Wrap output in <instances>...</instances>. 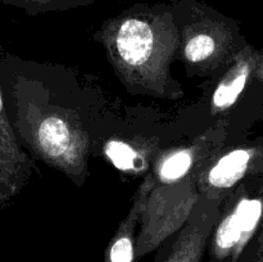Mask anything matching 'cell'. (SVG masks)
<instances>
[{
    "instance_id": "obj_1",
    "label": "cell",
    "mask_w": 263,
    "mask_h": 262,
    "mask_svg": "<svg viewBox=\"0 0 263 262\" xmlns=\"http://www.w3.org/2000/svg\"><path fill=\"white\" fill-rule=\"evenodd\" d=\"M100 41L130 91L166 98L180 95L170 74V64L180 44L174 8L134 5L104 23Z\"/></svg>"
},
{
    "instance_id": "obj_2",
    "label": "cell",
    "mask_w": 263,
    "mask_h": 262,
    "mask_svg": "<svg viewBox=\"0 0 263 262\" xmlns=\"http://www.w3.org/2000/svg\"><path fill=\"white\" fill-rule=\"evenodd\" d=\"M195 188L197 182L190 174L172 182L159 181L153 175L145 180L138 192L141 195V230L136 239V259L161 247L187 222L199 200Z\"/></svg>"
},
{
    "instance_id": "obj_3",
    "label": "cell",
    "mask_w": 263,
    "mask_h": 262,
    "mask_svg": "<svg viewBox=\"0 0 263 262\" xmlns=\"http://www.w3.org/2000/svg\"><path fill=\"white\" fill-rule=\"evenodd\" d=\"M172 8L182 21V55L193 71H212L230 57L238 43L233 21L194 0H179Z\"/></svg>"
},
{
    "instance_id": "obj_4",
    "label": "cell",
    "mask_w": 263,
    "mask_h": 262,
    "mask_svg": "<svg viewBox=\"0 0 263 262\" xmlns=\"http://www.w3.org/2000/svg\"><path fill=\"white\" fill-rule=\"evenodd\" d=\"M22 109V120L35 151L63 171H81L86 156V140L81 131L55 110L39 112L27 104Z\"/></svg>"
},
{
    "instance_id": "obj_5",
    "label": "cell",
    "mask_w": 263,
    "mask_h": 262,
    "mask_svg": "<svg viewBox=\"0 0 263 262\" xmlns=\"http://www.w3.org/2000/svg\"><path fill=\"white\" fill-rule=\"evenodd\" d=\"M262 211L261 199L243 198L213 230L210 262H240L244 249L256 233Z\"/></svg>"
},
{
    "instance_id": "obj_6",
    "label": "cell",
    "mask_w": 263,
    "mask_h": 262,
    "mask_svg": "<svg viewBox=\"0 0 263 262\" xmlns=\"http://www.w3.org/2000/svg\"><path fill=\"white\" fill-rule=\"evenodd\" d=\"M217 203L198 200L187 222L171 243L161 246L156 262H203L211 234L217 222Z\"/></svg>"
},
{
    "instance_id": "obj_7",
    "label": "cell",
    "mask_w": 263,
    "mask_h": 262,
    "mask_svg": "<svg viewBox=\"0 0 263 262\" xmlns=\"http://www.w3.org/2000/svg\"><path fill=\"white\" fill-rule=\"evenodd\" d=\"M257 55L251 49H246L238 54L236 61L216 86L212 95L213 112L226 110L233 107L244 87L248 84L251 74L257 63Z\"/></svg>"
},
{
    "instance_id": "obj_8",
    "label": "cell",
    "mask_w": 263,
    "mask_h": 262,
    "mask_svg": "<svg viewBox=\"0 0 263 262\" xmlns=\"http://www.w3.org/2000/svg\"><path fill=\"white\" fill-rule=\"evenodd\" d=\"M254 151L239 148L221 157L207 174V185L210 189L222 192L235 186L248 172L253 161Z\"/></svg>"
},
{
    "instance_id": "obj_9",
    "label": "cell",
    "mask_w": 263,
    "mask_h": 262,
    "mask_svg": "<svg viewBox=\"0 0 263 262\" xmlns=\"http://www.w3.org/2000/svg\"><path fill=\"white\" fill-rule=\"evenodd\" d=\"M141 210V195L136 194L133 208L117 231L110 239L104 253V262H135L136 261V226Z\"/></svg>"
},
{
    "instance_id": "obj_10",
    "label": "cell",
    "mask_w": 263,
    "mask_h": 262,
    "mask_svg": "<svg viewBox=\"0 0 263 262\" xmlns=\"http://www.w3.org/2000/svg\"><path fill=\"white\" fill-rule=\"evenodd\" d=\"M194 161L195 154L193 149H180L174 153L167 154L159 161L153 176L159 181H177L190 174Z\"/></svg>"
},
{
    "instance_id": "obj_11",
    "label": "cell",
    "mask_w": 263,
    "mask_h": 262,
    "mask_svg": "<svg viewBox=\"0 0 263 262\" xmlns=\"http://www.w3.org/2000/svg\"><path fill=\"white\" fill-rule=\"evenodd\" d=\"M97 2H100V0H0V4L13 5V7L23 9L27 14L36 15L41 13L85 7V5L94 4Z\"/></svg>"
},
{
    "instance_id": "obj_12",
    "label": "cell",
    "mask_w": 263,
    "mask_h": 262,
    "mask_svg": "<svg viewBox=\"0 0 263 262\" xmlns=\"http://www.w3.org/2000/svg\"><path fill=\"white\" fill-rule=\"evenodd\" d=\"M105 153L115 166L123 171H131L135 169L136 153L131 146L121 141H109L105 146Z\"/></svg>"
},
{
    "instance_id": "obj_13",
    "label": "cell",
    "mask_w": 263,
    "mask_h": 262,
    "mask_svg": "<svg viewBox=\"0 0 263 262\" xmlns=\"http://www.w3.org/2000/svg\"><path fill=\"white\" fill-rule=\"evenodd\" d=\"M13 192H14V188H13L9 182L5 181V180L0 179V202L5 200L7 195Z\"/></svg>"
}]
</instances>
